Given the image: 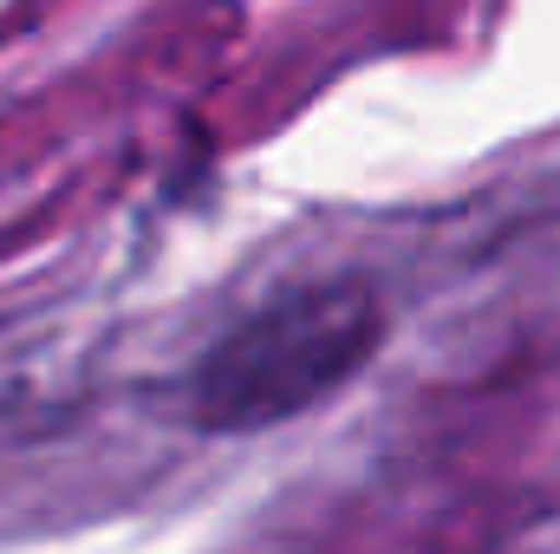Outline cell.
I'll return each mask as SVG.
<instances>
[{"label":"cell","instance_id":"obj_1","mask_svg":"<svg viewBox=\"0 0 560 554\" xmlns=\"http://www.w3.org/2000/svg\"><path fill=\"white\" fill-rule=\"evenodd\" d=\"M385 339V307L359 280H306L229 326L189 372L202 430H261L346 385Z\"/></svg>","mask_w":560,"mask_h":554}]
</instances>
